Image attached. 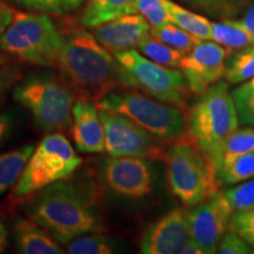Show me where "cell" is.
Instances as JSON below:
<instances>
[{
	"instance_id": "cell-1",
	"label": "cell",
	"mask_w": 254,
	"mask_h": 254,
	"mask_svg": "<svg viewBox=\"0 0 254 254\" xmlns=\"http://www.w3.org/2000/svg\"><path fill=\"white\" fill-rule=\"evenodd\" d=\"M57 66L78 98L97 103L123 88L116 57L87 31H75L64 37Z\"/></svg>"
},
{
	"instance_id": "cell-2",
	"label": "cell",
	"mask_w": 254,
	"mask_h": 254,
	"mask_svg": "<svg viewBox=\"0 0 254 254\" xmlns=\"http://www.w3.org/2000/svg\"><path fill=\"white\" fill-rule=\"evenodd\" d=\"M26 213L60 244L101 228L99 213L86 190L64 180L39 190L28 202Z\"/></svg>"
},
{
	"instance_id": "cell-3",
	"label": "cell",
	"mask_w": 254,
	"mask_h": 254,
	"mask_svg": "<svg viewBox=\"0 0 254 254\" xmlns=\"http://www.w3.org/2000/svg\"><path fill=\"white\" fill-rule=\"evenodd\" d=\"M14 100L30 111L44 133L64 132L72 126V110L78 95L63 77L53 73H31L13 88Z\"/></svg>"
},
{
	"instance_id": "cell-4",
	"label": "cell",
	"mask_w": 254,
	"mask_h": 254,
	"mask_svg": "<svg viewBox=\"0 0 254 254\" xmlns=\"http://www.w3.org/2000/svg\"><path fill=\"white\" fill-rule=\"evenodd\" d=\"M185 113L186 135L213 164L221 144L240 124L228 82H215Z\"/></svg>"
},
{
	"instance_id": "cell-5",
	"label": "cell",
	"mask_w": 254,
	"mask_h": 254,
	"mask_svg": "<svg viewBox=\"0 0 254 254\" xmlns=\"http://www.w3.org/2000/svg\"><path fill=\"white\" fill-rule=\"evenodd\" d=\"M163 160L171 192L186 207L198 205L220 190L213 164L187 135L168 144Z\"/></svg>"
},
{
	"instance_id": "cell-6",
	"label": "cell",
	"mask_w": 254,
	"mask_h": 254,
	"mask_svg": "<svg viewBox=\"0 0 254 254\" xmlns=\"http://www.w3.org/2000/svg\"><path fill=\"white\" fill-rule=\"evenodd\" d=\"M97 106L125 116L167 144L186 135L184 111L132 88L111 92L97 101Z\"/></svg>"
},
{
	"instance_id": "cell-7",
	"label": "cell",
	"mask_w": 254,
	"mask_h": 254,
	"mask_svg": "<svg viewBox=\"0 0 254 254\" xmlns=\"http://www.w3.org/2000/svg\"><path fill=\"white\" fill-rule=\"evenodd\" d=\"M63 44L64 36L43 13H14L0 37V50L40 67L57 66Z\"/></svg>"
},
{
	"instance_id": "cell-8",
	"label": "cell",
	"mask_w": 254,
	"mask_h": 254,
	"mask_svg": "<svg viewBox=\"0 0 254 254\" xmlns=\"http://www.w3.org/2000/svg\"><path fill=\"white\" fill-rule=\"evenodd\" d=\"M120 66L123 88H132L184 111L190 94L182 71L146 58L135 49L114 55Z\"/></svg>"
},
{
	"instance_id": "cell-9",
	"label": "cell",
	"mask_w": 254,
	"mask_h": 254,
	"mask_svg": "<svg viewBox=\"0 0 254 254\" xmlns=\"http://www.w3.org/2000/svg\"><path fill=\"white\" fill-rule=\"evenodd\" d=\"M82 159L62 132L49 133L34 148L23 173L12 189L14 199H26L45 187L66 180L78 170Z\"/></svg>"
},
{
	"instance_id": "cell-10",
	"label": "cell",
	"mask_w": 254,
	"mask_h": 254,
	"mask_svg": "<svg viewBox=\"0 0 254 254\" xmlns=\"http://www.w3.org/2000/svg\"><path fill=\"white\" fill-rule=\"evenodd\" d=\"M104 126L105 152L110 157H135L163 160L167 142L155 138L122 114L99 109Z\"/></svg>"
},
{
	"instance_id": "cell-11",
	"label": "cell",
	"mask_w": 254,
	"mask_h": 254,
	"mask_svg": "<svg viewBox=\"0 0 254 254\" xmlns=\"http://www.w3.org/2000/svg\"><path fill=\"white\" fill-rule=\"evenodd\" d=\"M185 212L190 239L201 250L202 254L217 253L233 214L225 192L219 190L205 201L187 207Z\"/></svg>"
},
{
	"instance_id": "cell-12",
	"label": "cell",
	"mask_w": 254,
	"mask_h": 254,
	"mask_svg": "<svg viewBox=\"0 0 254 254\" xmlns=\"http://www.w3.org/2000/svg\"><path fill=\"white\" fill-rule=\"evenodd\" d=\"M232 55L227 47L213 40H201L185 55L180 64L190 94L199 97L225 75L226 60Z\"/></svg>"
},
{
	"instance_id": "cell-13",
	"label": "cell",
	"mask_w": 254,
	"mask_h": 254,
	"mask_svg": "<svg viewBox=\"0 0 254 254\" xmlns=\"http://www.w3.org/2000/svg\"><path fill=\"white\" fill-rule=\"evenodd\" d=\"M103 178L110 190L126 198L141 199L152 192V168L148 159L110 157L103 164Z\"/></svg>"
},
{
	"instance_id": "cell-14",
	"label": "cell",
	"mask_w": 254,
	"mask_h": 254,
	"mask_svg": "<svg viewBox=\"0 0 254 254\" xmlns=\"http://www.w3.org/2000/svg\"><path fill=\"white\" fill-rule=\"evenodd\" d=\"M190 240L186 212L176 208L148 225L140 238L144 254H177Z\"/></svg>"
},
{
	"instance_id": "cell-15",
	"label": "cell",
	"mask_w": 254,
	"mask_h": 254,
	"mask_svg": "<svg viewBox=\"0 0 254 254\" xmlns=\"http://www.w3.org/2000/svg\"><path fill=\"white\" fill-rule=\"evenodd\" d=\"M151 25L139 13L124 14L93 27V36L111 53L136 49L150 36Z\"/></svg>"
},
{
	"instance_id": "cell-16",
	"label": "cell",
	"mask_w": 254,
	"mask_h": 254,
	"mask_svg": "<svg viewBox=\"0 0 254 254\" xmlns=\"http://www.w3.org/2000/svg\"><path fill=\"white\" fill-rule=\"evenodd\" d=\"M72 136L75 147L81 153L105 152L104 126L97 103L78 98L72 110Z\"/></svg>"
},
{
	"instance_id": "cell-17",
	"label": "cell",
	"mask_w": 254,
	"mask_h": 254,
	"mask_svg": "<svg viewBox=\"0 0 254 254\" xmlns=\"http://www.w3.org/2000/svg\"><path fill=\"white\" fill-rule=\"evenodd\" d=\"M13 238L19 252L24 254H60L62 246L49 231L32 219L17 215L12 222Z\"/></svg>"
},
{
	"instance_id": "cell-18",
	"label": "cell",
	"mask_w": 254,
	"mask_h": 254,
	"mask_svg": "<svg viewBox=\"0 0 254 254\" xmlns=\"http://www.w3.org/2000/svg\"><path fill=\"white\" fill-rule=\"evenodd\" d=\"M129 13H136L135 0H88L80 21L85 27L93 28Z\"/></svg>"
},
{
	"instance_id": "cell-19",
	"label": "cell",
	"mask_w": 254,
	"mask_h": 254,
	"mask_svg": "<svg viewBox=\"0 0 254 254\" xmlns=\"http://www.w3.org/2000/svg\"><path fill=\"white\" fill-rule=\"evenodd\" d=\"M34 148L30 144L0 154V196L13 189Z\"/></svg>"
},
{
	"instance_id": "cell-20",
	"label": "cell",
	"mask_w": 254,
	"mask_h": 254,
	"mask_svg": "<svg viewBox=\"0 0 254 254\" xmlns=\"http://www.w3.org/2000/svg\"><path fill=\"white\" fill-rule=\"evenodd\" d=\"M214 43L227 47L228 50L238 51L254 45V39L250 32L243 26L239 20L224 19L212 23V38Z\"/></svg>"
},
{
	"instance_id": "cell-21",
	"label": "cell",
	"mask_w": 254,
	"mask_h": 254,
	"mask_svg": "<svg viewBox=\"0 0 254 254\" xmlns=\"http://www.w3.org/2000/svg\"><path fill=\"white\" fill-rule=\"evenodd\" d=\"M167 11L170 21L178 27L183 28L201 40H211L212 21L204 15L190 12L183 6L178 5L172 0H167Z\"/></svg>"
},
{
	"instance_id": "cell-22",
	"label": "cell",
	"mask_w": 254,
	"mask_h": 254,
	"mask_svg": "<svg viewBox=\"0 0 254 254\" xmlns=\"http://www.w3.org/2000/svg\"><path fill=\"white\" fill-rule=\"evenodd\" d=\"M217 177L220 184L234 185L254 178V152L222 160L217 167Z\"/></svg>"
},
{
	"instance_id": "cell-23",
	"label": "cell",
	"mask_w": 254,
	"mask_h": 254,
	"mask_svg": "<svg viewBox=\"0 0 254 254\" xmlns=\"http://www.w3.org/2000/svg\"><path fill=\"white\" fill-rule=\"evenodd\" d=\"M254 152V128L243 127L234 131L222 142L213 160V166L217 170L219 164L227 158L237 155L253 153Z\"/></svg>"
},
{
	"instance_id": "cell-24",
	"label": "cell",
	"mask_w": 254,
	"mask_h": 254,
	"mask_svg": "<svg viewBox=\"0 0 254 254\" xmlns=\"http://www.w3.org/2000/svg\"><path fill=\"white\" fill-rule=\"evenodd\" d=\"M254 77V45L238 50L226 62L224 78L228 84H243Z\"/></svg>"
},
{
	"instance_id": "cell-25",
	"label": "cell",
	"mask_w": 254,
	"mask_h": 254,
	"mask_svg": "<svg viewBox=\"0 0 254 254\" xmlns=\"http://www.w3.org/2000/svg\"><path fill=\"white\" fill-rule=\"evenodd\" d=\"M136 50L145 56L146 58L151 59L152 62L160 64L167 67H180V64L185 55L176 49H172L166 44L161 43L153 37L148 36L139 44Z\"/></svg>"
},
{
	"instance_id": "cell-26",
	"label": "cell",
	"mask_w": 254,
	"mask_h": 254,
	"mask_svg": "<svg viewBox=\"0 0 254 254\" xmlns=\"http://www.w3.org/2000/svg\"><path fill=\"white\" fill-rule=\"evenodd\" d=\"M150 36L171 46L172 49L180 51L184 55H187L199 41H201V39L172 23H168L160 27H151Z\"/></svg>"
},
{
	"instance_id": "cell-27",
	"label": "cell",
	"mask_w": 254,
	"mask_h": 254,
	"mask_svg": "<svg viewBox=\"0 0 254 254\" xmlns=\"http://www.w3.org/2000/svg\"><path fill=\"white\" fill-rule=\"evenodd\" d=\"M66 252L71 254H110L114 252V245L112 239L101 234H84L69 241Z\"/></svg>"
},
{
	"instance_id": "cell-28",
	"label": "cell",
	"mask_w": 254,
	"mask_h": 254,
	"mask_svg": "<svg viewBox=\"0 0 254 254\" xmlns=\"http://www.w3.org/2000/svg\"><path fill=\"white\" fill-rule=\"evenodd\" d=\"M193 8L215 18L236 15L250 0H184Z\"/></svg>"
},
{
	"instance_id": "cell-29",
	"label": "cell",
	"mask_w": 254,
	"mask_h": 254,
	"mask_svg": "<svg viewBox=\"0 0 254 254\" xmlns=\"http://www.w3.org/2000/svg\"><path fill=\"white\" fill-rule=\"evenodd\" d=\"M240 124L254 126V88L249 81L243 82L239 87L231 92Z\"/></svg>"
},
{
	"instance_id": "cell-30",
	"label": "cell",
	"mask_w": 254,
	"mask_h": 254,
	"mask_svg": "<svg viewBox=\"0 0 254 254\" xmlns=\"http://www.w3.org/2000/svg\"><path fill=\"white\" fill-rule=\"evenodd\" d=\"M167 0H135V12L141 14L151 27L164 26L170 21Z\"/></svg>"
},
{
	"instance_id": "cell-31",
	"label": "cell",
	"mask_w": 254,
	"mask_h": 254,
	"mask_svg": "<svg viewBox=\"0 0 254 254\" xmlns=\"http://www.w3.org/2000/svg\"><path fill=\"white\" fill-rule=\"evenodd\" d=\"M233 213L254 209V178L250 182L239 183V185L225 190Z\"/></svg>"
},
{
	"instance_id": "cell-32",
	"label": "cell",
	"mask_w": 254,
	"mask_h": 254,
	"mask_svg": "<svg viewBox=\"0 0 254 254\" xmlns=\"http://www.w3.org/2000/svg\"><path fill=\"white\" fill-rule=\"evenodd\" d=\"M228 230L240 236L254 250V209L232 214Z\"/></svg>"
},
{
	"instance_id": "cell-33",
	"label": "cell",
	"mask_w": 254,
	"mask_h": 254,
	"mask_svg": "<svg viewBox=\"0 0 254 254\" xmlns=\"http://www.w3.org/2000/svg\"><path fill=\"white\" fill-rule=\"evenodd\" d=\"M219 254H249L253 253L252 247L234 232H226L218 246Z\"/></svg>"
},
{
	"instance_id": "cell-34",
	"label": "cell",
	"mask_w": 254,
	"mask_h": 254,
	"mask_svg": "<svg viewBox=\"0 0 254 254\" xmlns=\"http://www.w3.org/2000/svg\"><path fill=\"white\" fill-rule=\"evenodd\" d=\"M12 1L32 11L44 12V13L64 14L67 9L64 5L63 0H12Z\"/></svg>"
},
{
	"instance_id": "cell-35",
	"label": "cell",
	"mask_w": 254,
	"mask_h": 254,
	"mask_svg": "<svg viewBox=\"0 0 254 254\" xmlns=\"http://www.w3.org/2000/svg\"><path fill=\"white\" fill-rule=\"evenodd\" d=\"M19 79L17 68L0 67V100L4 98L9 88H11Z\"/></svg>"
},
{
	"instance_id": "cell-36",
	"label": "cell",
	"mask_w": 254,
	"mask_h": 254,
	"mask_svg": "<svg viewBox=\"0 0 254 254\" xmlns=\"http://www.w3.org/2000/svg\"><path fill=\"white\" fill-rule=\"evenodd\" d=\"M13 131V117L11 113L0 111V146L8 140Z\"/></svg>"
},
{
	"instance_id": "cell-37",
	"label": "cell",
	"mask_w": 254,
	"mask_h": 254,
	"mask_svg": "<svg viewBox=\"0 0 254 254\" xmlns=\"http://www.w3.org/2000/svg\"><path fill=\"white\" fill-rule=\"evenodd\" d=\"M14 12L12 11L11 7H8L5 2L0 0V37L4 33V31L11 24L12 19H13Z\"/></svg>"
},
{
	"instance_id": "cell-38",
	"label": "cell",
	"mask_w": 254,
	"mask_h": 254,
	"mask_svg": "<svg viewBox=\"0 0 254 254\" xmlns=\"http://www.w3.org/2000/svg\"><path fill=\"white\" fill-rule=\"evenodd\" d=\"M239 21L243 24V26L250 32V34L254 39V2L250 6V8L247 9L246 14L244 15V18L240 19Z\"/></svg>"
},
{
	"instance_id": "cell-39",
	"label": "cell",
	"mask_w": 254,
	"mask_h": 254,
	"mask_svg": "<svg viewBox=\"0 0 254 254\" xmlns=\"http://www.w3.org/2000/svg\"><path fill=\"white\" fill-rule=\"evenodd\" d=\"M8 246V230L5 222L0 218V254L4 253Z\"/></svg>"
},
{
	"instance_id": "cell-40",
	"label": "cell",
	"mask_w": 254,
	"mask_h": 254,
	"mask_svg": "<svg viewBox=\"0 0 254 254\" xmlns=\"http://www.w3.org/2000/svg\"><path fill=\"white\" fill-rule=\"evenodd\" d=\"M180 254H202V252L201 250L190 239L186 243V245L183 247V250L180 251Z\"/></svg>"
},
{
	"instance_id": "cell-41",
	"label": "cell",
	"mask_w": 254,
	"mask_h": 254,
	"mask_svg": "<svg viewBox=\"0 0 254 254\" xmlns=\"http://www.w3.org/2000/svg\"><path fill=\"white\" fill-rule=\"evenodd\" d=\"M82 1H84V0H63L64 5L66 6V8L67 9L78 8L79 6L82 4Z\"/></svg>"
},
{
	"instance_id": "cell-42",
	"label": "cell",
	"mask_w": 254,
	"mask_h": 254,
	"mask_svg": "<svg viewBox=\"0 0 254 254\" xmlns=\"http://www.w3.org/2000/svg\"><path fill=\"white\" fill-rule=\"evenodd\" d=\"M249 82H250V85H251V86H252V87L254 88V77H253L252 79H250Z\"/></svg>"
},
{
	"instance_id": "cell-43",
	"label": "cell",
	"mask_w": 254,
	"mask_h": 254,
	"mask_svg": "<svg viewBox=\"0 0 254 254\" xmlns=\"http://www.w3.org/2000/svg\"><path fill=\"white\" fill-rule=\"evenodd\" d=\"M253 253H254V250H253Z\"/></svg>"
}]
</instances>
